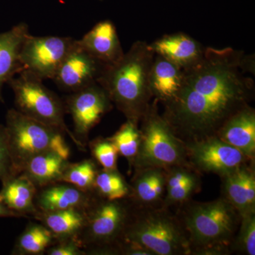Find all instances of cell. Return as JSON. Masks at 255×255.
Returning a JSON list of instances; mask_svg holds the SVG:
<instances>
[{
  "label": "cell",
  "mask_w": 255,
  "mask_h": 255,
  "mask_svg": "<svg viewBox=\"0 0 255 255\" xmlns=\"http://www.w3.org/2000/svg\"><path fill=\"white\" fill-rule=\"evenodd\" d=\"M255 55L231 47H206L204 58L184 70L182 86L172 100L162 104V114L184 143L216 136L233 114L255 97Z\"/></svg>",
  "instance_id": "1"
},
{
  "label": "cell",
  "mask_w": 255,
  "mask_h": 255,
  "mask_svg": "<svg viewBox=\"0 0 255 255\" xmlns=\"http://www.w3.org/2000/svg\"><path fill=\"white\" fill-rule=\"evenodd\" d=\"M157 104L158 101L153 99L140 121L141 141L132 165L135 170L189 165L185 145L159 113Z\"/></svg>",
  "instance_id": "6"
},
{
  "label": "cell",
  "mask_w": 255,
  "mask_h": 255,
  "mask_svg": "<svg viewBox=\"0 0 255 255\" xmlns=\"http://www.w3.org/2000/svg\"><path fill=\"white\" fill-rule=\"evenodd\" d=\"M184 145L191 166L201 172L216 174L221 177L252 160L217 136Z\"/></svg>",
  "instance_id": "11"
},
{
  "label": "cell",
  "mask_w": 255,
  "mask_h": 255,
  "mask_svg": "<svg viewBox=\"0 0 255 255\" xmlns=\"http://www.w3.org/2000/svg\"><path fill=\"white\" fill-rule=\"evenodd\" d=\"M184 70L161 55L155 54L150 71L153 99L164 104L177 95L182 86Z\"/></svg>",
  "instance_id": "22"
},
{
  "label": "cell",
  "mask_w": 255,
  "mask_h": 255,
  "mask_svg": "<svg viewBox=\"0 0 255 255\" xmlns=\"http://www.w3.org/2000/svg\"><path fill=\"white\" fill-rule=\"evenodd\" d=\"M28 34L29 30L26 23H18L9 31L0 33V102L2 103L3 87L21 73L20 52Z\"/></svg>",
  "instance_id": "18"
},
{
  "label": "cell",
  "mask_w": 255,
  "mask_h": 255,
  "mask_svg": "<svg viewBox=\"0 0 255 255\" xmlns=\"http://www.w3.org/2000/svg\"><path fill=\"white\" fill-rule=\"evenodd\" d=\"M88 207L48 212L38 211L33 219L44 225L53 233L57 241L68 238L78 239L87 224Z\"/></svg>",
  "instance_id": "21"
},
{
  "label": "cell",
  "mask_w": 255,
  "mask_h": 255,
  "mask_svg": "<svg viewBox=\"0 0 255 255\" xmlns=\"http://www.w3.org/2000/svg\"><path fill=\"white\" fill-rule=\"evenodd\" d=\"M99 169L94 159H85L75 163L69 162L60 182L68 183L85 192L94 193V186Z\"/></svg>",
  "instance_id": "26"
},
{
  "label": "cell",
  "mask_w": 255,
  "mask_h": 255,
  "mask_svg": "<svg viewBox=\"0 0 255 255\" xmlns=\"http://www.w3.org/2000/svg\"><path fill=\"white\" fill-rule=\"evenodd\" d=\"M181 216L190 243V255H223L232 253L231 245L241 216L226 199L182 204Z\"/></svg>",
  "instance_id": "3"
},
{
  "label": "cell",
  "mask_w": 255,
  "mask_h": 255,
  "mask_svg": "<svg viewBox=\"0 0 255 255\" xmlns=\"http://www.w3.org/2000/svg\"><path fill=\"white\" fill-rule=\"evenodd\" d=\"M18 75L8 82L14 92L16 110L37 122L60 130L70 137L79 150L83 151L73 131L65 124L63 101L43 85V80L26 72Z\"/></svg>",
  "instance_id": "8"
},
{
  "label": "cell",
  "mask_w": 255,
  "mask_h": 255,
  "mask_svg": "<svg viewBox=\"0 0 255 255\" xmlns=\"http://www.w3.org/2000/svg\"><path fill=\"white\" fill-rule=\"evenodd\" d=\"M216 136L253 160L255 155V111L251 105L226 121Z\"/></svg>",
  "instance_id": "16"
},
{
  "label": "cell",
  "mask_w": 255,
  "mask_h": 255,
  "mask_svg": "<svg viewBox=\"0 0 255 255\" xmlns=\"http://www.w3.org/2000/svg\"><path fill=\"white\" fill-rule=\"evenodd\" d=\"M122 241L140 245L153 255H190V243L182 221L163 206L132 204Z\"/></svg>",
  "instance_id": "4"
},
{
  "label": "cell",
  "mask_w": 255,
  "mask_h": 255,
  "mask_svg": "<svg viewBox=\"0 0 255 255\" xmlns=\"http://www.w3.org/2000/svg\"><path fill=\"white\" fill-rule=\"evenodd\" d=\"M118 150L119 155L125 157L132 168L141 141V132L138 124L127 120L120 128L110 137Z\"/></svg>",
  "instance_id": "27"
},
{
  "label": "cell",
  "mask_w": 255,
  "mask_h": 255,
  "mask_svg": "<svg viewBox=\"0 0 255 255\" xmlns=\"http://www.w3.org/2000/svg\"><path fill=\"white\" fill-rule=\"evenodd\" d=\"M132 208L128 198L110 201L95 194L86 226L78 238L86 255H120L119 243Z\"/></svg>",
  "instance_id": "5"
},
{
  "label": "cell",
  "mask_w": 255,
  "mask_h": 255,
  "mask_svg": "<svg viewBox=\"0 0 255 255\" xmlns=\"http://www.w3.org/2000/svg\"><path fill=\"white\" fill-rule=\"evenodd\" d=\"M16 175L10 156L6 127L0 124V181L6 182Z\"/></svg>",
  "instance_id": "31"
},
{
  "label": "cell",
  "mask_w": 255,
  "mask_h": 255,
  "mask_svg": "<svg viewBox=\"0 0 255 255\" xmlns=\"http://www.w3.org/2000/svg\"><path fill=\"white\" fill-rule=\"evenodd\" d=\"M8 146L16 175L21 174L26 162L33 156L49 150L70 154L60 130L37 122L11 109L6 115Z\"/></svg>",
  "instance_id": "7"
},
{
  "label": "cell",
  "mask_w": 255,
  "mask_h": 255,
  "mask_svg": "<svg viewBox=\"0 0 255 255\" xmlns=\"http://www.w3.org/2000/svg\"><path fill=\"white\" fill-rule=\"evenodd\" d=\"M70 156V153L60 151H45L31 157L25 164L21 174L27 177L37 189L60 182L69 163Z\"/></svg>",
  "instance_id": "20"
},
{
  "label": "cell",
  "mask_w": 255,
  "mask_h": 255,
  "mask_svg": "<svg viewBox=\"0 0 255 255\" xmlns=\"http://www.w3.org/2000/svg\"><path fill=\"white\" fill-rule=\"evenodd\" d=\"M255 172L253 166L243 164L221 177L223 197L240 216L255 213Z\"/></svg>",
  "instance_id": "15"
},
{
  "label": "cell",
  "mask_w": 255,
  "mask_h": 255,
  "mask_svg": "<svg viewBox=\"0 0 255 255\" xmlns=\"http://www.w3.org/2000/svg\"><path fill=\"white\" fill-rule=\"evenodd\" d=\"M166 174V169L156 167L135 170L128 198L132 204L143 207L162 206L165 194Z\"/></svg>",
  "instance_id": "19"
},
{
  "label": "cell",
  "mask_w": 255,
  "mask_h": 255,
  "mask_svg": "<svg viewBox=\"0 0 255 255\" xmlns=\"http://www.w3.org/2000/svg\"><path fill=\"white\" fill-rule=\"evenodd\" d=\"M200 185V179L196 175L189 180L181 183L177 187L166 191L162 206L167 209L169 206L184 204L199 190Z\"/></svg>",
  "instance_id": "30"
},
{
  "label": "cell",
  "mask_w": 255,
  "mask_h": 255,
  "mask_svg": "<svg viewBox=\"0 0 255 255\" xmlns=\"http://www.w3.org/2000/svg\"><path fill=\"white\" fill-rule=\"evenodd\" d=\"M38 189L22 174L2 183L0 195L8 209L20 218H33L38 212L35 198Z\"/></svg>",
  "instance_id": "23"
},
{
  "label": "cell",
  "mask_w": 255,
  "mask_h": 255,
  "mask_svg": "<svg viewBox=\"0 0 255 255\" xmlns=\"http://www.w3.org/2000/svg\"><path fill=\"white\" fill-rule=\"evenodd\" d=\"M75 41L71 37L28 34L20 52L21 72L41 80H53Z\"/></svg>",
  "instance_id": "10"
},
{
  "label": "cell",
  "mask_w": 255,
  "mask_h": 255,
  "mask_svg": "<svg viewBox=\"0 0 255 255\" xmlns=\"http://www.w3.org/2000/svg\"><path fill=\"white\" fill-rule=\"evenodd\" d=\"M88 145L93 159L102 169H117L119 152L110 137H97Z\"/></svg>",
  "instance_id": "29"
},
{
  "label": "cell",
  "mask_w": 255,
  "mask_h": 255,
  "mask_svg": "<svg viewBox=\"0 0 255 255\" xmlns=\"http://www.w3.org/2000/svg\"><path fill=\"white\" fill-rule=\"evenodd\" d=\"M0 217L20 218L18 214L8 209L7 206L5 205L1 195H0Z\"/></svg>",
  "instance_id": "33"
},
{
  "label": "cell",
  "mask_w": 255,
  "mask_h": 255,
  "mask_svg": "<svg viewBox=\"0 0 255 255\" xmlns=\"http://www.w3.org/2000/svg\"><path fill=\"white\" fill-rule=\"evenodd\" d=\"M105 68L75 40L53 80L61 90L72 93L97 82Z\"/></svg>",
  "instance_id": "12"
},
{
  "label": "cell",
  "mask_w": 255,
  "mask_h": 255,
  "mask_svg": "<svg viewBox=\"0 0 255 255\" xmlns=\"http://www.w3.org/2000/svg\"><path fill=\"white\" fill-rule=\"evenodd\" d=\"M150 46L155 54L161 55L182 70L195 66L204 58L206 47L184 33L164 35Z\"/></svg>",
  "instance_id": "14"
},
{
  "label": "cell",
  "mask_w": 255,
  "mask_h": 255,
  "mask_svg": "<svg viewBox=\"0 0 255 255\" xmlns=\"http://www.w3.org/2000/svg\"><path fill=\"white\" fill-rule=\"evenodd\" d=\"M240 229L231 245V251L240 254L255 255V213L241 216Z\"/></svg>",
  "instance_id": "28"
},
{
  "label": "cell",
  "mask_w": 255,
  "mask_h": 255,
  "mask_svg": "<svg viewBox=\"0 0 255 255\" xmlns=\"http://www.w3.org/2000/svg\"><path fill=\"white\" fill-rule=\"evenodd\" d=\"M56 241L57 239L53 233L44 225L40 222H30L18 236L11 254L43 255Z\"/></svg>",
  "instance_id": "24"
},
{
  "label": "cell",
  "mask_w": 255,
  "mask_h": 255,
  "mask_svg": "<svg viewBox=\"0 0 255 255\" xmlns=\"http://www.w3.org/2000/svg\"><path fill=\"white\" fill-rule=\"evenodd\" d=\"M94 196L95 193L85 192L68 183L55 182L38 189L35 204L42 212L87 208Z\"/></svg>",
  "instance_id": "17"
},
{
  "label": "cell",
  "mask_w": 255,
  "mask_h": 255,
  "mask_svg": "<svg viewBox=\"0 0 255 255\" xmlns=\"http://www.w3.org/2000/svg\"><path fill=\"white\" fill-rule=\"evenodd\" d=\"M48 255H86L82 245L77 238L57 241L46 252Z\"/></svg>",
  "instance_id": "32"
},
{
  "label": "cell",
  "mask_w": 255,
  "mask_h": 255,
  "mask_svg": "<svg viewBox=\"0 0 255 255\" xmlns=\"http://www.w3.org/2000/svg\"><path fill=\"white\" fill-rule=\"evenodd\" d=\"M94 193L107 200H122L129 198L131 189L118 169H101L96 177Z\"/></svg>",
  "instance_id": "25"
},
{
  "label": "cell",
  "mask_w": 255,
  "mask_h": 255,
  "mask_svg": "<svg viewBox=\"0 0 255 255\" xmlns=\"http://www.w3.org/2000/svg\"><path fill=\"white\" fill-rule=\"evenodd\" d=\"M155 54L147 42L135 41L118 62L106 67L97 80L127 120L138 124L153 100L150 78Z\"/></svg>",
  "instance_id": "2"
},
{
  "label": "cell",
  "mask_w": 255,
  "mask_h": 255,
  "mask_svg": "<svg viewBox=\"0 0 255 255\" xmlns=\"http://www.w3.org/2000/svg\"><path fill=\"white\" fill-rule=\"evenodd\" d=\"M78 41L87 53L106 67L118 62L125 53L117 28L110 19L97 23Z\"/></svg>",
  "instance_id": "13"
},
{
  "label": "cell",
  "mask_w": 255,
  "mask_h": 255,
  "mask_svg": "<svg viewBox=\"0 0 255 255\" xmlns=\"http://www.w3.org/2000/svg\"><path fill=\"white\" fill-rule=\"evenodd\" d=\"M65 112L71 115L73 122V135L86 150L89 134L108 112L113 108V103L107 91L97 82L67 96Z\"/></svg>",
  "instance_id": "9"
}]
</instances>
